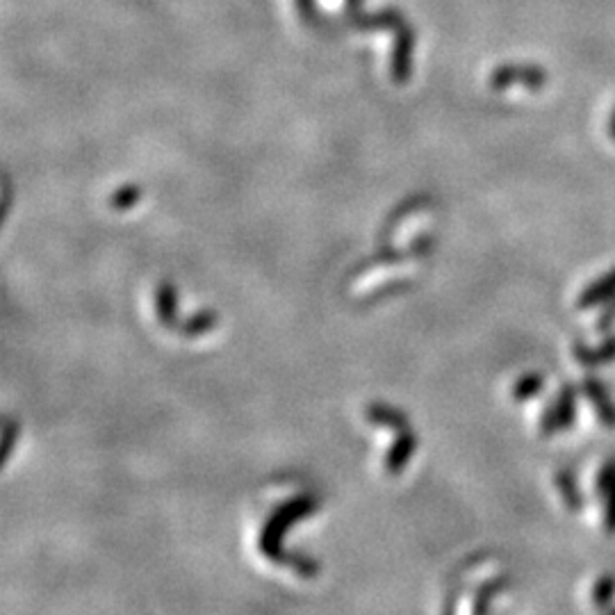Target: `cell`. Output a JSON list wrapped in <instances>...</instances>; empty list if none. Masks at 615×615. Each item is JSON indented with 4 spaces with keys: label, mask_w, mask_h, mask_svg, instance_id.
<instances>
[{
    "label": "cell",
    "mask_w": 615,
    "mask_h": 615,
    "mask_svg": "<svg viewBox=\"0 0 615 615\" xmlns=\"http://www.w3.org/2000/svg\"><path fill=\"white\" fill-rule=\"evenodd\" d=\"M574 413H577V390L572 385H565L554 404L545 410L543 424H540L543 436H554L556 431L570 429L574 424Z\"/></svg>",
    "instance_id": "cell-1"
},
{
    "label": "cell",
    "mask_w": 615,
    "mask_h": 615,
    "mask_svg": "<svg viewBox=\"0 0 615 615\" xmlns=\"http://www.w3.org/2000/svg\"><path fill=\"white\" fill-rule=\"evenodd\" d=\"M615 297V269L609 272L602 278H597L595 283H590L584 292H581V297L577 301V308H595L602 306L604 301H609Z\"/></svg>",
    "instance_id": "cell-2"
},
{
    "label": "cell",
    "mask_w": 615,
    "mask_h": 615,
    "mask_svg": "<svg viewBox=\"0 0 615 615\" xmlns=\"http://www.w3.org/2000/svg\"><path fill=\"white\" fill-rule=\"evenodd\" d=\"M584 390H586V395L590 399V404L595 406L597 415H600V420L606 426H615V404L611 401L609 392H606L604 385L600 381H595V379H586Z\"/></svg>",
    "instance_id": "cell-3"
},
{
    "label": "cell",
    "mask_w": 615,
    "mask_h": 615,
    "mask_svg": "<svg viewBox=\"0 0 615 615\" xmlns=\"http://www.w3.org/2000/svg\"><path fill=\"white\" fill-rule=\"evenodd\" d=\"M574 356H577L581 365H590V367L611 363V360H615V338L606 340L602 347L597 349H588L586 344H577V347H574Z\"/></svg>",
    "instance_id": "cell-4"
},
{
    "label": "cell",
    "mask_w": 615,
    "mask_h": 615,
    "mask_svg": "<svg viewBox=\"0 0 615 615\" xmlns=\"http://www.w3.org/2000/svg\"><path fill=\"white\" fill-rule=\"evenodd\" d=\"M556 486H559L561 497L565 499V506H568L572 513H577L581 508V492L577 490V483H574L572 474L570 472L556 474Z\"/></svg>",
    "instance_id": "cell-5"
},
{
    "label": "cell",
    "mask_w": 615,
    "mask_h": 615,
    "mask_svg": "<svg viewBox=\"0 0 615 615\" xmlns=\"http://www.w3.org/2000/svg\"><path fill=\"white\" fill-rule=\"evenodd\" d=\"M543 374L538 372H531V374H524L522 379L515 383L513 388V395L518 401H524V399H531L533 395H538L540 390H543Z\"/></svg>",
    "instance_id": "cell-6"
},
{
    "label": "cell",
    "mask_w": 615,
    "mask_h": 615,
    "mask_svg": "<svg viewBox=\"0 0 615 615\" xmlns=\"http://www.w3.org/2000/svg\"><path fill=\"white\" fill-rule=\"evenodd\" d=\"M615 595V577L613 574H604V577L597 579V584L593 588V602L595 606H600V609H606V606L611 604Z\"/></svg>",
    "instance_id": "cell-7"
},
{
    "label": "cell",
    "mask_w": 615,
    "mask_h": 615,
    "mask_svg": "<svg viewBox=\"0 0 615 615\" xmlns=\"http://www.w3.org/2000/svg\"><path fill=\"white\" fill-rule=\"evenodd\" d=\"M613 486H615V461H609L602 467L600 479H597V490H600V495H609Z\"/></svg>",
    "instance_id": "cell-8"
},
{
    "label": "cell",
    "mask_w": 615,
    "mask_h": 615,
    "mask_svg": "<svg viewBox=\"0 0 615 615\" xmlns=\"http://www.w3.org/2000/svg\"><path fill=\"white\" fill-rule=\"evenodd\" d=\"M606 497H609V506H606V515H604L606 531L615 533V486L611 488V492Z\"/></svg>",
    "instance_id": "cell-9"
},
{
    "label": "cell",
    "mask_w": 615,
    "mask_h": 615,
    "mask_svg": "<svg viewBox=\"0 0 615 615\" xmlns=\"http://www.w3.org/2000/svg\"><path fill=\"white\" fill-rule=\"evenodd\" d=\"M613 319H615V303H613V306H611L609 310H606V313H604V317L600 319V328H606V326H611V322H613Z\"/></svg>",
    "instance_id": "cell-10"
},
{
    "label": "cell",
    "mask_w": 615,
    "mask_h": 615,
    "mask_svg": "<svg viewBox=\"0 0 615 615\" xmlns=\"http://www.w3.org/2000/svg\"><path fill=\"white\" fill-rule=\"evenodd\" d=\"M347 5H349V10H351V12H358L360 0H347Z\"/></svg>",
    "instance_id": "cell-11"
}]
</instances>
